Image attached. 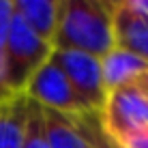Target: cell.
Segmentation results:
<instances>
[{
    "mask_svg": "<svg viewBox=\"0 0 148 148\" xmlns=\"http://www.w3.org/2000/svg\"><path fill=\"white\" fill-rule=\"evenodd\" d=\"M99 122L114 142L148 129V97L135 84L110 90L99 108Z\"/></svg>",
    "mask_w": 148,
    "mask_h": 148,
    "instance_id": "cell-3",
    "label": "cell"
},
{
    "mask_svg": "<svg viewBox=\"0 0 148 148\" xmlns=\"http://www.w3.org/2000/svg\"><path fill=\"white\" fill-rule=\"evenodd\" d=\"M73 118H75V122H77L79 131L84 133L86 142H88V148H120L103 131L97 112H84V114H77V116H73Z\"/></svg>",
    "mask_w": 148,
    "mask_h": 148,
    "instance_id": "cell-12",
    "label": "cell"
},
{
    "mask_svg": "<svg viewBox=\"0 0 148 148\" xmlns=\"http://www.w3.org/2000/svg\"><path fill=\"white\" fill-rule=\"evenodd\" d=\"M114 45L148 62V17L118 9L114 13Z\"/></svg>",
    "mask_w": 148,
    "mask_h": 148,
    "instance_id": "cell-7",
    "label": "cell"
},
{
    "mask_svg": "<svg viewBox=\"0 0 148 148\" xmlns=\"http://www.w3.org/2000/svg\"><path fill=\"white\" fill-rule=\"evenodd\" d=\"M135 86H137V88H140V90H142V92H144L146 97H148V67L144 69V73L140 75V79L135 82Z\"/></svg>",
    "mask_w": 148,
    "mask_h": 148,
    "instance_id": "cell-15",
    "label": "cell"
},
{
    "mask_svg": "<svg viewBox=\"0 0 148 148\" xmlns=\"http://www.w3.org/2000/svg\"><path fill=\"white\" fill-rule=\"evenodd\" d=\"M54 52V45L39 37L24 19L13 15L11 28L4 43V73H7L9 92H24L32 75L41 69Z\"/></svg>",
    "mask_w": 148,
    "mask_h": 148,
    "instance_id": "cell-2",
    "label": "cell"
},
{
    "mask_svg": "<svg viewBox=\"0 0 148 148\" xmlns=\"http://www.w3.org/2000/svg\"><path fill=\"white\" fill-rule=\"evenodd\" d=\"M43 114L49 148H88V142L79 131L73 116L52 110H43Z\"/></svg>",
    "mask_w": 148,
    "mask_h": 148,
    "instance_id": "cell-10",
    "label": "cell"
},
{
    "mask_svg": "<svg viewBox=\"0 0 148 148\" xmlns=\"http://www.w3.org/2000/svg\"><path fill=\"white\" fill-rule=\"evenodd\" d=\"M24 95L30 101H34L37 105H41L43 110L60 112V114H69V116H77V114H84V112H90L82 103V99L73 90L69 77L64 75V71L58 67V62L52 56L32 75V79L28 82Z\"/></svg>",
    "mask_w": 148,
    "mask_h": 148,
    "instance_id": "cell-4",
    "label": "cell"
},
{
    "mask_svg": "<svg viewBox=\"0 0 148 148\" xmlns=\"http://www.w3.org/2000/svg\"><path fill=\"white\" fill-rule=\"evenodd\" d=\"M120 9H127V11H133L148 17V0H122Z\"/></svg>",
    "mask_w": 148,
    "mask_h": 148,
    "instance_id": "cell-14",
    "label": "cell"
},
{
    "mask_svg": "<svg viewBox=\"0 0 148 148\" xmlns=\"http://www.w3.org/2000/svg\"><path fill=\"white\" fill-rule=\"evenodd\" d=\"M52 45L101 58L114 47V13L101 0H60Z\"/></svg>",
    "mask_w": 148,
    "mask_h": 148,
    "instance_id": "cell-1",
    "label": "cell"
},
{
    "mask_svg": "<svg viewBox=\"0 0 148 148\" xmlns=\"http://www.w3.org/2000/svg\"><path fill=\"white\" fill-rule=\"evenodd\" d=\"M120 148H148V129L137 131V133L125 137L122 142H116Z\"/></svg>",
    "mask_w": 148,
    "mask_h": 148,
    "instance_id": "cell-13",
    "label": "cell"
},
{
    "mask_svg": "<svg viewBox=\"0 0 148 148\" xmlns=\"http://www.w3.org/2000/svg\"><path fill=\"white\" fill-rule=\"evenodd\" d=\"M28 116V97L9 95L0 103V148H22Z\"/></svg>",
    "mask_w": 148,
    "mask_h": 148,
    "instance_id": "cell-8",
    "label": "cell"
},
{
    "mask_svg": "<svg viewBox=\"0 0 148 148\" xmlns=\"http://www.w3.org/2000/svg\"><path fill=\"white\" fill-rule=\"evenodd\" d=\"M11 4L19 19H24L39 37L52 43L60 0H11Z\"/></svg>",
    "mask_w": 148,
    "mask_h": 148,
    "instance_id": "cell-9",
    "label": "cell"
},
{
    "mask_svg": "<svg viewBox=\"0 0 148 148\" xmlns=\"http://www.w3.org/2000/svg\"><path fill=\"white\" fill-rule=\"evenodd\" d=\"M146 67L148 62L142 60L140 56L114 45L105 56H101V75H103L105 92L135 84Z\"/></svg>",
    "mask_w": 148,
    "mask_h": 148,
    "instance_id": "cell-6",
    "label": "cell"
},
{
    "mask_svg": "<svg viewBox=\"0 0 148 148\" xmlns=\"http://www.w3.org/2000/svg\"><path fill=\"white\" fill-rule=\"evenodd\" d=\"M52 58L64 71V75L69 77L82 103L90 112H99L105 95H108L103 75H101V58L84 52H75V49H56V47L52 52Z\"/></svg>",
    "mask_w": 148,
    "mask_h": 148,
    "instance_id": "cell-5",
    "label": "cell"
},
{
    "mask_svg": "<svg viewBox=\"0 0 148 148\" xmlns=\"http://www.w3.org/2000/svg\"><path fill=\"white\" fill-rule=\"evenodd\" d=\"M22 148H49L43 108L30 99H28V116H26V129H24Z\"/></svg>",
    "mask_w": 148,
    "mask_h": 148,
    "instance_id": "cell-11",
    "label": "cell"
},
{
    "mask_svg": "<svg viewBox=\"0 0 148 148\" xmlns=\"http://www.w3.org/2000/svg\"><path fill=\"white\" fill-rule=\"evenodd\" d=\"M101 2H103V4H105V7H108V9H110L112 13H116V11H118V9H120L122 0H101Z\"/></svg>",
    "mask_w": 148,
    "mask_h": 148,
    "instance_id": "cell-16",
    "label": "cell"
}]
</instances>
